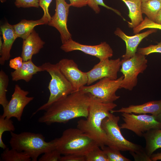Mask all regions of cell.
I'll return each instance as SVG.
<instances>
[{"mask_svg":"<svg viewBox=\"0 0 161 161\" xmlns=\"http://www.w3.org/2000/svg\"><path fill=\"white\" fill-rule=\"evenodd\" d=\"M93 96L81 90L73 92L52 104L38 119L40 123L50 125L65 123L74 119L88 116Z\"/></svg>","mask_w":161,"mask_h":161,"instance_id":"cell-1","label":"cell"},{"mask_svg":"<svg viewBox=\"0 0 161 161\" xmlns=\"http://www.w3.org/2000/svg\"><path fill=\"white\" fill-rule=\"evenodd\" d=\"M117 106L114 103H106L94 96L89 106V114L86 119L77 122V128L95 141L101 148L110 146L106 134L102 127L103 120Z\"/></svg>","mask_w":161,"mask_h":161,"instance_id":"cell-2","label":"cell"},{"mask_svg":"<svg viewBox=\"0 0 161 161\" xmlns=\"http://www.w3.org/2000/svg\"><path fill=\"white\" fill-rule=\"evenodd\" d=\"M52 141L55 148L64 155L74 154L85 156L98 146L95 141L77 128L65 130L61 137Z\"/></svg>","mask_w":161,"mask_h":161,"instance_id":"cell-3","label":"cell"},{"mask_svg":"<svg viewBox=\"0 0 161 161\" xmlns=\"http://www.w3.org/2000/svg\"><path fill=\"white\" fill-rule=\"evenodd\" d=\"M9 143L12 148L24 152L32 161H37L41 154L55 148L52 141L47 142L41 133L24 131L16 134L10 132Z\"/></svg>","mask_w":161,"mask_h":161,"instance_id":"cell-4","label":"cell"},{"mask_svg":"<svg viewBox=\"0 0 161 161\" xmlns=\"http://www.w3.org/2000/svg\"><path fill=\"white\" fill-rule=\"evenodd\" d=\"M39 66L51 76L48 87L50 95L47 102L37 109L32 116L39 111H45L54 102L75 91L72 84L61 71L57 64L46 62Z\"/></svg>","mask_w":161,"mask_h":161,"instance_id":"cell-5","label":"cell"},{"mask_svg":"<svg viewBox=\"0 0 161 161\" xmlns=\"http://www.w3.org/2000/svg\"><path fill=\"white\" fill-rule=\"evenodd\" d=\"M120 117L110 113L103 119L102 127L105 132L110 144V147L121 151L138 153L145 150L141 145L126 139L122 135L118 123Z\"/></svg>","mask_w":161,"mask_h":161,"instance_id":"cell-6","label":"cell"},{"mask_svg":"<svg viewBox=\"0 0 161 161\" xmlns=\"http://www.w3.org/2000/svg\"><path fill=\"white\" fill-rule=\"evenodd\" d=\"M120 71L124 76L120 89L131 91L136 86L137 77L147 68L148 60L145 55L136 52L132 57L121 60Z\"/></svg>","mask_w":161,"mask_h":161,"instance_id":"cell-7","label":"cell"},{"mask_svg":"<svg viewBox=\"0 0 161 161\" xmlns=\"http://www.w3.org/2000/svg\"><path fill=\"white\" fill-rule=\"evenodd\" d=\"M124 76L123 75L116 80L108 78L100 79L96 83L87 86H84L79 89L90 94L106 103H113L120 96L116 95V91L120 89Z\"/></svg>","mask_w":161,"mask_h":161,"instance_id":"cell-8","label":"cell"},{"mask_svg":"<svg viewBox=\"0 0 161 161\" xmlns=\"http://www.w3.org/2000/svg\"><path fill=\"white\" fill-rule=\"evenodd\" d=\"M121 115L124 123L120 124V129L130 130L139 137L151 130L161 129V122L152 115L122 113Z\"/></svg>","mask_w":161,"mask_h":161,"instance_id":"cell-9","label":"cell"},{"mask_svg":"<svg viewBox=\"0 0 161 161\" xmlns=\"http://www.w3.org/2000/svg\"><path fill=\"white\" fill-rule=\"evenodd\" d=\"M29 93L22 89L18 85H16L11 99L3 108V114L1 116L9 118L14 117L21 121L24 108L34 98L27 96Z\"/></svg>","mask_w":161,"mask_h":161,"instance_id":"cell-10","label":"cell"},{"mask_svg":"<svg viewBox=\"0 0 161 161\" xmlns=\"http://www.w3.org/2000/svg\"><path fill=\"white\" fill-rule=\"evenodd\" d=\"M121 65V61L120 58L111 60L108 58L100 60L92 69L86 72L88 77L87 84L89 86L104 78L117 79Z\"/></svg>","mask_w":161,"mask_h":161,"instance_id":"cell-11","label":"cell"},{"mask_svg":"<svg viewBox=\"0 0 161 161\" xmlns=\"http://www.w3.org/2000/svg\"><path fill=\"white\" fill-rule=\"evenodd\" d=\"M61 48L67 52L80 50L86 54L94 56L100 60L111 58L113 55L112 48L106 42H101L97 45H89L81 44L71 38L62 44Z\"/></svg>","mask_w":161,"mask_h":161,"instance_id":"cell-12","label":"cell"},{"mask_svg":"<svg viewBox=\"0 0 161 161\" xmlns=\"http://www.w3.org/2000/svg\"><path fill=\"white\" fill-rule=\"evenodd\" d=\"M55 13L47 24L55 27L59 31L63 44L72 38V35L67 26L69 8L71 5L65 0H55Z\"/></svg>","mask_w":161,"mask_h":161,"instance_id":"cell-13","label":"cell"},{"mask_svg":"<svg viewBox=\"0 0 161 161\" xmlns=\"http://www.w3.org/2000/svg\"><path fill=\"white\" fill-rule=\"evenodd\" d=\"M57 64L61 71L72 84L75 91L79 90L87 84L86 72L80 70L73 60L63 58Z\"/></svg>","mask_w":161,"mask_h":161,"instance_id":"cell-14","label":"cell"},{"mask_svg":"<svg viewBox=\"0 0 161 161\" xmlns=\"http://www.w3.org/2000/svg\"><path fill=\"white\" fill-rule=\"evenodd\" d=\"M157 31V29L150 28L145 32L129 36L126 35L120 28H117L114 34L123 40L126 44V52L122 56L123 59H128L132 57L136 53L137 47L141 41Z\"/></svg>","mask_w":161,"mask_h":161,"instance_id":"cell-15","label":"cell"},{"mask_svg":"<svg viewBox=\"0 0 161 161\" xmlns=\"http://www.w3.org/2000/svg\"><path fill=\"white\" fill-rule=\"evenodd\" d=\"M3 39L2 48L0 49V64L4 65L6 61L10 58V51L12 45L18 38L13 28V25L6 22L0 27Z\"/></svg>","mask_w":161,"mask_h":161,"instance_id":"cell-16","label":"cell"},{"mask_svg":"<svg viewBox=\"0 0 161 161\" xmlns=\"http://www.w3.org/2000/svg\"><path fill=\"white\" fill-rule=\"evenodd\" d=\"M110 112L138 114L149 113L157 117L161 113V100L150 101L140 105H130L128 107H122L117 110L113 109Z\"/></svg>","mask_w":161,"mask_h":161,"instance_id":"cell-17","label":"cell"},{"mask_svg":"<svg viewBox=\"0 0 161 161\" xmlns=\"http://www.w3.org/2000/svg\"><path fill=\"white\" fill-rule=\"evenodd\" d=\"M45 42L33 30L23 42L21 57L24 61L32 59V56L38 53L44 47Z\"/></svg>","mask_w":161,"mask_h":161,"instance_id":"cell-18","label":"cell"},{"mask_svg":"<svg viewBox=\"0 0 161 161\" xmlns=\"http://www.w3.org/2000/svg\"><path fill=\"white\" fill-rule=\"evenodd\" d=\"M41 71H44L39 66L35 65L31 59L24 61L22 67L11 72V75L13 81L23 80L28 82L30 80L34 75Z\"/></svg>","mask_w":161,"mask_h":161,"instance_id":"cell-19","label":"cell"},{"mask_svg":"<svg viewBox=\"0 0 161 161\" xmlns=\"http://www.w3.org/2000/svg\"><path fill=\"white\" fill-rule=\"evenodd\" d=\"M48 19L43 16L36 20H22L18 23L13 25V28L18 38L25 39L30 34L35 27L37 25L48 24Z\"/></svg>","mask_w":161,"mask_h":161,"instance_id":"cell-20","label":"cell"},{"mask_svg":"<svg viewBox=\"0 0 161 161\" xmlns=\"http://www.w3.org/2000/svg\"><path fill=\"white\" fill-rule=\"evenodd\" d=\"M123 2L129 10L128 16L131 22H128L129 27L134 28L138 26L144 20L141 9L140 0H120Z\"/></svg>","mask_w":161,"mask_h":161,"instance_id":"cell-21","label":"cell"},{"mask_svg":"<svg viewBox=\"0 0 161 161\" xmlns=\"http://www.w3.org/2000/svg\"><path fill=\"white\" fill-rule=\"evenodd\" d=\"M143 137L146 143L145 151L150 157L155 151L161 148V129L149 130L145 133Z\"/></svg>","mask_w":161,"mask_h":161,"instance_id":"cell-22","label":"cell"},{"mask_svg":"<svg viewBox=\"0 0 161 161\" xmlns=\"http://www.w3.org/2000/svg\"><path fill=\"white\" fill-rule=\"evenodd\" d=\"M141 9L143 14H145L149 19L154 21L161 9L160 0H148L142 2Z\"/></svg>","mask_w":161,"mask_h":161,"instance_id":"cell-23","label":"cell"},{"mask_svg":"<svg viewBox=\"0 0 161 161\" xmlns=\"http://www.w3.org/2000/svg\"><path fill=\"white\" fill-rule=\"evenodd\" d=\"M1 154L0 161H30V157L24 152L18 151L15 149L7 147Z\"/></svg>","mask_w":161,"mask_h":161,"instance_id":"cell-24","label":"cell"},{"mask_svg":"<svg viewBox=\"0 0 161 161\" xmlns=\"http://www.w3.org/2000/svg\"><path fill=\"white\" fill-rule=\"evenodd\" d=\"M9 79L8 76L2 69L0 71V104L4 108L9 102L6 96Z\"/></svg>","mask_w":161,"mask_h":161,"instance_id":"cell-25","label":"cell"},{"mask_svg":"<svg viewBox=\"0 0 161 161\" xmlns=\"http://www.w3.org/2000/svg\"><path fill=\"white\" fill-rule=\"evenodd\" d=\"M10 119L0 116V147L3 149L7 147L3 141V134L5 131L13 132L15 130L13 122Z\"/></svg>","mask_w":161,"mask_h":161,"instance_id":"cell-26","label":"cell"},{"mask_svg":"<svg viewBox=\"0 0 161 161\" xmlns=\"http://www.w3.org/2000/svg\"><path fill=\"white\" fill-rule=\"evenodd\" d=\"M101 149L106 155L109 161H131L123 155L119 150L112 147L105 145Z\"/></svg>","mask_w":161,"mask_h":161,"instance_id":"cell-27","label":"cell"},{"mask_svg":"<svg viewBox=\"0 0 161 161\" xmlns=\"http://www.w3.org/2000/svg\"><path fill=\"white\" fill-rule=\"evenodd\" d=\"M85 156L86 161H109L106 155L98 146L92 149Z\"/></svg>","mask_w":161,"mask_h":161,"instance_id":"cell-28","label":"cell"},{"mask_svg":"<svg viewBox=\"0 0 161 161\" xmlns=\"http://www.w3.org/2000/svg\"><path fill=\"white\" fill-rule=\"evenodd\" d=\"M147 28H154L161 30V24L157 23L145 17L143 21L138 26L133 29V33H138L142 30Z\"/></svg>","mask_w":161,"mask_h":161,"instance_id":"cell-29","label":"cell"},{"mask_svg":"<svg viewBox=\"0 0 161 161\" xmlns=\"http://www.w3.org/2000/svg\"><path fill=\"white\" fill-rule=\"evenodd\" d=\"M87 5L92 8L96 13H99L100 12V9L99 6H103L107 9L112 11L117 15L122 17L124 20H126L123 17L121 13L119 10L107 5L104 2L103 0H88Z\"/></svg>","mask_w":161,"mask_h":161,"instance_id":"cell-30","label":"cell"},{"mask_svg":"<svg viewBox=\"0 0 161 161\" xmlns=\"http://www.w3.org/2000/svg\"><path fill=\"white\" fill-rule=\"evenodd\" d=\"M61 154L55 148L44 154L39 161H60Z\"/></svg>","mask_w":161,"mask_h":161,"instance_id":"cell-31","label":"cell"},{"mask_svg":"<svg viewBox=\"0 0 161 161\" xmlns=\"http://www.w3.org/2000/svg\"><path fill=\"white\" fill-rule=\"evenodd\" d=\"M137 52L145 55L153 53H161V41L157 44L151 45L148 47L139 48Z\"/></svg>","mask_w":161,"mask_h":161,"instance_id":"cell-32","label":"cell"},{"mask_svg":"<svg viewBox=\"0 0 161 161\" xmlns=\"http://www.w3.org/2000/svg\"><path fill=\"white\" fill-rule=\"evenodd\" d=\"M39 0H16L15 5L18 8H27L39 7Z\"/></svg>","mask_w":161,"mask_h":161,"instance_id":"cell-33","label":"cell"},{"mask_svg":"<svg viewBox=\"0 0 161 161\" xmlns=\"http://www.w3.org/2000/svg\"><path fill=\"white\" fill-rule=\"evenodd\" d=\"M52 0H39V6L42 8L44 12L43 16L47 18L49 21L50 20L51 17L49 13L48 8Z\"/></svg>","mask_w":161,"mask_h":161,"instance_id":"cell-34","label":"cell"},{"mask_svg":"<svg viewBox=\"0 0 161 161\" xmlns=\"http://www.w3.org/2000/svg\"><path fill=\"white\" fill-rule=\"evenodd\" d=\"M60 161H86L85 155L69 154L61 156Z\"/></svg>","mask_w":161,"mask_h":161,"instance_id":"cell-35","label":"cell"},{"mask_svg":"<svg viewBox=\"0 0 161 161\" xmlns=\"http://www.w3.org/2000/svg\"><path fill=\"white\" fill-rule=\"evenodd\" d=\"M23 60L21 57H18L10 60L9 65L10 67L15 70L20 69L22 66Z\"/></svg>","mask_w":161,"mask_h":161,"instance_id":"cell-36","label":"cell"},{"mask_svg":"<svg viewBox=\"0 0 161 161\" xmlns=\"http://www.w3.org/2000/svg\"><path fill=\"white\" fill-rule=\"evenodd\" d=\"M129 153L133 157L135 161H151L150 157L147 155L145 150L138 153Z\"/></svg>","mask_w":161,"mask_h":161,"instance_id":"cell-37","label":"cell"},{"mask_svg":"<svg viewBox=\"0 0 161 161\" xmlns=\"http://www.w3.org/2000/svg\"><path fill=\"white\" fill-rule=\"evenodd\" d=\"M71 6L81 7L87 5L88 0H69Z\"/></svg>","mask_w":161,"mask_h":161,"instance_id":"cell-38","label":"cell"},{"mask_svg":"<svg viewBox=\"0 0 161 161\" xmlns=\"http://www.w3.org/2000/svg\"><path fill=\"white\" fill-rule=\"evenodd\" d=\"M151 161H156L161 160V153L153 154L150 157Z\"/></svg>","mask_w":161,"mask_h":161,"instance_id":"cell-39","label":"cell"},{"mask_svg":"<svg viewBox=\"0 0 161 161\" xmlns=\"http://www.w3.org/2000/svg\"><path fill=\"white\" fill-rule=\"evenodd\" d=\"M154 22L157 23L161 24V9L158 13Z\"/></svg>","mask_w":161,"mask_h":161,"instance_id":"cell-40","label":"cell"},{"mask_svg":"<svg viewBox=\"0 0 161 161\" xmlns=\"http://www.w3.org/2000/svg\"><path fill=\"white\" fill-rule=\"evenodd\" d=\"M158 121L161 122V113L156 117Z\"/></svg>","mask_w":161,"mask_h":161,"instance_id":"cell-41","label":"cell"},{"mask_svg":"<svg viewBox=\"0 0 161 161\" xmlns=\"http://www.w3.org/2000/svg\"><path fill=\"white\" fill-rule=\"evenodd\" d=\"M3 45V43L2 42L1 38L0 37V49H1L2 48Z\"/></svg>","mask_w":161,"mask_h":161,"instance_id":"cell-42","label":"cell"},{"mask_svg":"<svg viewBox=\"0 0 161 161\" xmlns=\"http://www.w3.org/2000/svg\"><path fill=\"white\" fill-rule=\"evenodd\" d=\"M148 0H140V1H141L142 2L146 1Z\"/></svg>","mask_w":161,"mask_h":161,"instance_id":"cell-43","label":"cell"},{"mask_svg":"<svg viewBox=\"0 0 161 161\" xmlns=\"http://www.w3.org/2000/svg\"><path fill=\"white\" fill-rule=\"evenodd\" d=\"M6 0H0L1 2L3 3L6 1Z\"/></svg>","mask_w":161,"mask_h":161,"instance_id":"cell-44","label":"cell"},{"mask_svg":"<svg viewBox=\"0 0 161 161\" xmlns=\"http://www.w3.org/2000/svg\"><path fill=\"white\" fill-rule=\"evenodd\" d=\"M160 1H161V0H160Z\"/></svg>","mask_w":161,"mask_h":161,"instance_id":"cell-45","label":"cell"}]
</instances>
